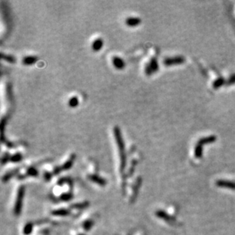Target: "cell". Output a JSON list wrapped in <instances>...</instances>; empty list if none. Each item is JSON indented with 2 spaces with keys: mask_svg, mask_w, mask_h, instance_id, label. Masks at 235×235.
<instances>
[{
  "mask_svg": "<svg viewBox=\"0 0 235 235\" xmlns=\"http://www.w3.org/2000/svg\"><path fill=\"white\" fill-rule=\"evenodd\" d=\"M114 133L116 138V142L118 145V148L119 151V156H120V166H121L122 171L123 170L126 166V154H125V147H124V142H123V137H122L121 133L119 130V127L114 126Z\"/></svg>",
  "mask_w": 235,
  "mask_h": 235,
  "instance_id": "1",
  "label": "cell"
},
{
  "mask_svg": "<svg viewBox=\"0 0 235 235\" xmlns=\"http://www.w3.org/2000/svg\"><path fill=\"white\" fill-rule=\"evenodd\" d=\"M24 187H21L18 190L17 200H16V202H15V209H14L15 214L17 215H18L19 214H20L21 210V207H22V200L23 197H24Z\"/></svg>",
  "mask_w": 235,
  "mask_h": 235,
  "instance_id": "2",
  "label": "cell"
},
{
  "mask_svg": "<svg viewBox=\"0 0 235 235\" xmlns=\"http://www.w3.org/2000/svg\"><path fill=\"white\" fill-rule=\"evenodd\" d=\"M185 59L182 56H177V57H172V58H167L164 60V64L166 65H177V64L183 63Z\"/></svg>",
  "mask_w": 235,
  "mask_h": 235,
  "instance_id": "3",
  "label": "cell"
},
{
  "mask_svg": "<svg viewBox=\"0 0 235 235\" xmlns=\"http://www.w3.org/2000/svg\"><path fill=\"white\" fill-rule=\"evenodd\" d=\"M113 64H114V67L117 69H123L125 67V62L123 61V59L119 58L118 56H114L113 57Z\"/></svg>",
  "mask_w": 235,
  "mask_h": 235,
  "instance_id": "4",
  "label": "cell"
},
{
  "mask_svg": "<svg viewBox=\"0 0 235 235\" xmlns=\"http://www.w3.org/2000/svg\"><path fill=\"white\" fill-rule=\"evenodd\" d=\"M141 21H142V20L139 18L129 17L127 18L126 20V24L129 27H136L138 26V24L141 23Z\"/></svg>",
  "mask_w": 235,
  "mask_h": 235,
  "instance_id": "5",
  "label": "cell"
},
{
  "mask_svg": "<svg viewBox=\"0 0 235 235\" xmlns=\"http://www.w3.org/2000/svg\"><path fill=\"white\" fill-rule=\"evenodd\" d=\"M103 45H104V42H103L101 38H97L92 43V49H93L94 51L97 52V51L101 50Z\"/></svg>",
  "mask_w": 235,
  "mask_h": 235,
  "instance_id": "6",
  "label": "cell"
},
{
  "mask_svg": "<svg viewBox=\"0 0 235 235\" xmlns=\"http://www.w3.org/2000/svg\"><path fill=\"white\" fill-rule=\"evenodd\" d=\"M216 140V137L215 136H208V137H205V138H202L201 139H200V141L198 142V145H200V146H202L203 144H207V143H211V142H214Z\"/></svg>",
  "mask_w": 235,
  "mask_h": 235,
  "instance_id": "7",
  "label": "cell"
},
{
  "mask_svg": "<svg viewBox=\"0 0 235 235\" xmlns=\"http://www.w3.org/2000/svg\"><path fill=\"white\" fill-rule=\"evenodd\" d=\"M216 184L218 185V186H220V187H229V188H231V189H235L234 182L219 180V181H217Z\"/></svg>",
  "mask_w": 235,
  "mask_h": 235,
  "instance_id": "8",
  "label": "cell"
},
{
  "mask_svg": "<svg viewBox=\"0 0 235 235\" xmlns=\"http://www.w3.org/2000/svg\"><path fill=\"white\" fill-rule=\"evenodd\" d=\"M37 60H38V58H37L36 56H25V57L23 59L22 62L23 64H24V65H32V64L35 63Z\"/></svg>",
  "mask_w": 235,
  "mask_h": 235,
  "instance_id": "9",
  "label": "cell"
},
{
  "mask_svg": "<svg viewBox=\"0 0 235 235\" xmlns=\"http://www.w3.org/2000/svg\"><path fill=\"white\" fill-rule=\"evenodd\" d=\"M89 179L91 180H92L93 182H95L96 183H98V184L101 185V186H104L106 184V181H105L104 179H102L99 176H96V175H92L90 176Z\"/></svg>",
  "mask_w": 235,
  "mask_h": 235,
  "instance_id": "10",
  "label": "cell"
},
{
  "mask_svg": "<svg viewBox=\"0 0 235 235\" xmlns=\"http://www.w3.org/2000/svg\"><path fill=\"white\" fill-rule=\"evenodd\" d=\"M148 65H149L150 69H151L152 74L158 70V62H157V60L155 58L151 59L150 62L148 63Z\"/></svg>",
  "mask_w": 235,
  "mask_h": 235,
  "instance_id": "11",
  "label": "cell"
},
{
  "mask_svg": "<svg viewBox=\"0 0 235 235\" xmlns=\"http://www.w3.org/2000/svg\"><path fill=\"white\" fill-rule=\"evenodd\" d=\"M74 160H75V155H72L71 158H70V159H69L68 161H66V162H65V164L62 165V169H65V170L69 169V168L72 166V164H73V161H74Z\"/></svg>",
  "mask_w": 235,
  "mask_h": 235,
  "instance_id": "12",
  "label": "cell"
},
{
  "mask_svg": "<svg viewBox=\"0 0 235 235\" xmlns=\"http://www.w3.org/2000/svg\"><path fill=\"white\" fill-rule=\"evenodd\" d=\"M78 105V99L77 97H72L69 99V106L70 107H76Z\"/></svg>",
  "mask_w": 235,
  "mask_h": 235,
  "instance_id": "13",
  "label": "cell"
},
{
  "mask_svg": "<svg viewBox=\"0 0 235 235\" xmlns=\"http://www.w3.org/2000/svg\"><path fill=\"white\" fill-rule=\"evenodd\" d=\"M32 229H33V224H32L31 222H29V223L26 224H25V226H24V234L26 235L30 234L32 231Z\"/></svg>",
  "mask_w": 235,
  "mask_h": 235,
  "instance_id": "14",
  "label": "cell"
},
{
  "mask_svg": "<svg viewBox=\"0 0 235 235\" xmlns=\"http://www.w3.org/2000/svg\"><path fill=\"white\" fill-rule=\"evenodd\" d=\"M224 83H225V81H224L223 78H218V79H217L216 81H215L214 84H213V87L215 88H219V87H221L222 85H223Z\"/></svg>",
  "mask_w": 235,
  "mask_h": 235,
  "instance_id": "15",
  "label": "cell"
},
{
  "mask_svg": "<svg viewBox=\"0 0 235 235\" xmlns=\"http://www.w3.org/2000/svg\"><path fill=\"white\" fill-rule=\"evenodd\" d=\"M10 160H11L12 162H19V161H21V160H22V156H21V154L17 153L15 154V155H14L13 156H11Z\"/></svg>",
  "mask_w": 235,
  "mask_h": 235,
  "instance_id": "16",
  "label": "cell"
},
{
  "mask_svg": "<svg viewBox=\"0 0 235 235\" xmlns=\"http://www.w3.org/2000/svg\"><path fill=\"white\" fill-rule=\"evenodd\" d=\"M53 215H61V216H64V215H69V212L65 210V209H59V210H56V211L53 212Z\"/></svg>",
  "mask_w": 235,
  "mask_h": 235,
  "instance_id": "17",
  "label": "cell"
},
{
  "mask_svg": "<svg viewBox=\"0 0 235 235\" xmlns=\"http://www.w3.org/2000/svg\"><path fill=\"white\" fill-rule=\"evenodd\" d=\"M2 58L3 59V60H6V61L9 62H11V63H14V62H15V58L12 56H9V55H4L3 53H2Z\"/></svg>",
  "mask_w": 235,
  "mask_h": 235,
  "instance_id": "18",
  "label": "cell"
},
{
  "mask_svg": "<svg viewBox=\"0 0 235 235\" xmlns=\"http://www.w3.org/2000/svg\"><path fill=\"white\" fill-rule=\"evenodd\" d=\"M202 146L197 144L196 149H195V155L196 158H200L202 156Z\"/></svg>",
  "mask_w": 235,
  "mask_h": 235,
  "instance_id": "19",
  "label": "cell"
},
{
  "mask_svg": "<svg viewBox=\"0 0 235 235\" xmlns=\"http://www.w3.org/2000/svg\"><path fill=\"white\" fill-rule=\"evenodd\" d=\"M28 174L31 176H36L38 175V171L34 169V168H31L30 169H28Z\"/></svg>",
  "mask_w": 235,
  "mask_h": 235,
  "instance_id": "20",
  "label": "cell"
},
{
  "mask_svg": "<svg viewBox=\"0 0 235 235\" xmlns=\"http://www.w3.org/2000/svg\"><path fill=\"white\" fill-rule=\"evenodd\" d=\"M234 82H235V75H233L231 78H230V79H228V81L227 82V84H231L234 83Z\"/></svg>",
  "mask_w": 235,
  "mask_h": 235,
  "instance_id": "21",
  "label": "cell"
}]
</instances>
